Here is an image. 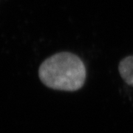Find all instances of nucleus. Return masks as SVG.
<instances>
[{
	"label": "nucleus",
	"instance_id": "1",
	"mask_svg": "<svg viewBox=\"0 0 133 133\" xmlns=\"http://www.w3.org/2000/svg\"><path fill=\"white\" fill-rule=\"evenodd\" d=\"M38 76L46 87L55 90L74 92L84 86L87 70L83 61L70 52L56 53L44 60Z\"/></svg>",
	"mask_w": 133,
	"mask_h": 133
},
{
	"label": "nucleus",
	"instance_id": "2",
	"mask_svg": "<svg viewBox=\"0 0 133 133\" xmlns=\"http://www.w3.org/2000/svg\"><path fill=\"white\" fill-rule=\"evenodd\" d=\"M118 71L124 82L133 87V56H127L120 62Z\"/></svg>",
	"mask_w": 133,
	"mask_h": 133
}]
</instances>
